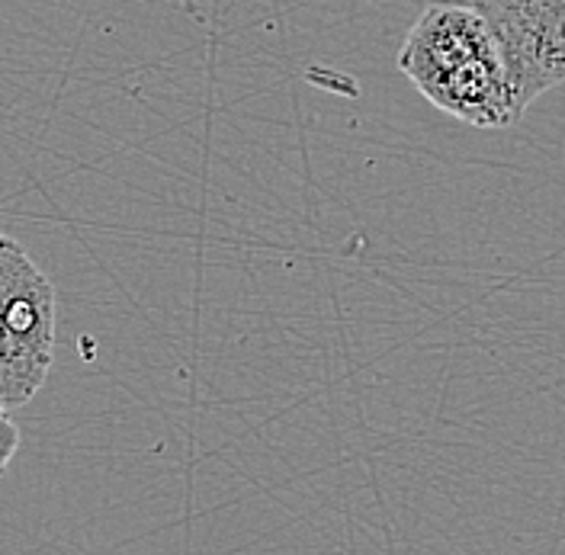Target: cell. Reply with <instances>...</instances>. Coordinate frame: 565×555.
Wrapping results in <instances>:
<instances>
[{
	"mask_svg": "<svg viewBox=\"0 0 565 555\" xmlns=\"http://www.w3.org/2000/svg\"><path fill=\"white\" fill-rule=\"evenodd\" d=\"M398 71L427 104L466 126L508 129L524 116L492 30L462 3L427 0L402 42Z\"/></svg>",
	"mask_w": 565,
	"mask_h": 555,
	"instance_id": "6da1fadb",
	"label": "cell"
},
{
	"mask_svg": "<svg viewBox=\"0 0 565 555\" xmlns=\"http://www.w3.org/2000/svg\"><path fill=\"white\" fill-rule=\"evenodd\" d=\"M55 353V289L23 244L0 235V412L45 385Z\"/></svg>",
	"mask_w": 565,
	"mask_h": 555,
	"instance_id": "7a4b0ae2",
	"label": "cell"
},
{
	"mask_svg": "<svg viewBox=\"0 0 565 555\" xmlns=\"http://www.w3.org/2000/svg\"><path fill=\"white\" fill-rule=\"evenodd\" d=\"M476 10L501 49L518 106L565 84V0H447Z\"/></svg>",
	"mask_w": 565,
	"mask_h": 555,
	"instance_id": "3957f363",
	"label": "cell"
},
{
	"mask_svg": "<svg viewBox=\"0 0 565 555\" xmlns=\"http://www.w3.org/2000/svg\"><path fill=\"white\" fill-rule=\"evenodd\" d=\"M20 450V427L10 420V412H0V476L10 466V459Z\"/></svg>",
	"mask_w": 565,
	"mask_h": 555,
	"instance_id": "277c9868",
	"label": "cell"
}]
</instances>
